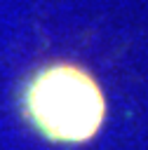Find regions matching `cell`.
Returning <instances> with one entry per match:
<instances>
[{
	"mask_svg": "<svg viewBox=\"0 0 148 150\" xmlns=\"http://www.w3.org/2000/svg\"><path fill=\"white\" fill-rule=\"evenodd\" d=\"M16 108L42 141L66 148L96 138L108 112L94 73L73 61H47L33 68L19 82Z\"/></svg>",
	"mask_w": 148,
	"mask_h": 150,
	"instance_id": "6da1fadb",
	"label": "cell"
}]
</instances>
